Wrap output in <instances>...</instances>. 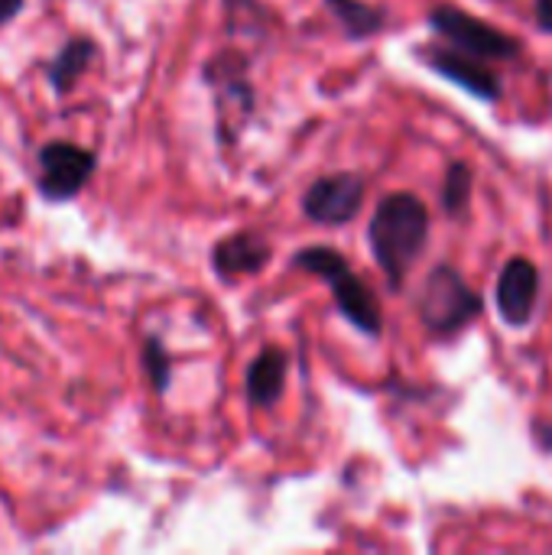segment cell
Here are the masks:
<instances>
[{"instance_id":"cell-1","label":"cell","mask_w":552,"mask_h":555,"mask_svg":"<svg viewBox=\"0 0 552 555\" xmlns=\"http://www.w3.org/2000/svg\"><path fill=\"white\" fill-rule=\"evenodd\" d=\"M371 254L394 293L407 286L413 263L429 244V208L413 192H390L377 202L368 224Z\"/></svg>"},{"instance_id":"cell-2","label":"cell","mask_w":552,"mask_h":555,"mask_svg":"<svg viewBox=\"0 0 552 555\" xmlns=\"http://www.w3.org/2000/svg\"><path fill=\"white\" fill-rule=\"evenodd\" d=\"M293 267L309 273V276H319L332 289L338 312L361 335H368V338L384 335V309H381L374 289L351 270V263L342 250L325 247V244H312V247H303L293 254Z\"/></svg>"},{"instance_id":"cell-3","label":"cell","mask_w":552,"mask_h":555,"mask_svg":"<svg viewBox=\"0 0 552 555\" xmlns=\"http://www.w3.org/2000/svg\"><path fill=\"white\" fill-rule=\"evenodd\" d=\"M202 78L215 98V133L221 146H234L257 107L251 59L241 49H221L202 65Z\"/></svg>"},{"instance_id":"cell-4","label":"cell","mask_w":552,"mask_h":555,"mask_svg":"<svg viewBox=\"0 0 552 555\" xmlns=\"http://www.w3.org/2000/svg\"><path fill=\"white\" fill-rule=\"evenodd\" d=\"M485 312V299L452 263H436L416 296V315L433 338H455Z\"/></svg>"},{"instance_id":"cell-5","label":"cell","mask_w":552,"mask_h":555,"mask_svg":"<svg viewBox=\"0 0 552 555\" xmlns=\"http://www.w3.org/2000/svg\"><path fill=\"white\" fill-rule=\"evenodd\" d=\"M426 23L436 36H442L452 49L482 59V62H514L521 59L524 46L517 36L498 29L495 23L472 16L468 10L455 7V3H436L426 13Z\"/></svg>"},{"instance_id":"cell-6","label":"cell","mask_w":552,"mask_h":555,"mask_svg":"<svg viewBox=\"0 0 552 555\" xmlns=\"http://www.w3.org/2000/svg\"><path fill=\"white\" fill-rule=\"evenodd\" d=\"M39 176H36V189L46 202H72L81 195V189L91 182L94 169H98V153L68 140H49L39 156Z\"/></svg>"},{"instance_id":"cell-7","label":"cell","mask_w":552,"mask_h":555,"mask_svg":"<svg viewBox=\"0 0 552 555\" xmlns=\"http://www.w3.org/2000/svg\"><path fill=\"white\" fill-rule=\"evenodd\" d=\"M364 195L368 182L361 172H329L303 192V215L316 224L342 228L361 215Z\"/></svg>"},{"instance_id":"cell-8","label":"cell","mask_w":552,"mask_h":555,"mask_svg":"<svg viewBox=\"0 0 552 555\" xmlns=\"http://www.w3.org/2000/svg\"><path fill=\"white\" fill-rule=\"evenodd\" d=\"M416 59H423L426 68H433L436 75L459 85L462 91H468L478 101L498 104L501 94H504V81L488 62L472 59V55H465V52H459L452 46H420Z\"/></svg>"},{"instance_id":"cell-9","label":"cell","mask_w":552,"mask_h":555,"mask_svg":"<svg viewBox=\"0 0 552 555\" xmlns=\"http://www.w3.org/2000/svg\"><path fill=\"white\" fill-rule=\"evenodd\" d=\"M540 286H543V273L530 257H511L498 276V289H495V302L498 312L504 319V325L511 328H527L537 315V302H540Z\"/></svg>"},{"instance_id":"cell-10","label":"cell","mask_w":552,"mask_h":555,"mask_svg":"<svg viewBox=\"0 0 552 555\" xmlns=\"http://www.w3.org/2000/svg\"><path fill=\"white\" fill-rule=\"evenodd\" d=\"M270 260H273V244L260 231H231L211 247V270L224 283L257 276Z\"/></svg>"},{"instance_id":"cell-11","label":"cell","mask_w":552,"mask_h":555,"mask_svg":"<svg viewBox=\"0 0 552 555\" xmlns=\"http://www.w3.org/2000/svg\"><path fill=\"white\" fill-rule=\"evenodd\" d=\"M286 374H290V354L283 348H264L244 377L247 400L254 406H277L283 390H286Z\"/></svg>"},{"instance_id":"cell-12","label":"cell","mask_w":552,"mask_h":555,"mask_svg":"<svg viewBox=\"0 0 552 555\" xmlns=\"http://www.w3.org/2000/svg\"><path fill=\"white\" fill-rule=\"evenodd\" d=\"M98 59V42L91 36H72L49 62H46V78L52 85V91L68 94L75 88V81L91 68V62Z\"/></svg>"},{"instance_id":"cell-13","label":"cell","mask_w":552,"mask_h":555,"mask_svg":"<svg viewBox=\"0 0 552 555\" xmlns=\"http://www.w3.org/2000/svg\"><path fill=\"white\" fill-rule=\"evenodd\" d=\"M325 7L342 23L348 39H371L381 29H387V23H390L387 10L377 3H368V0H325Z\"/></svg>"},{"instance_id":"cell-14","label":"cell","mask_w":552,"mask_h":555,"mask_svg":"<svg viewBox=\"0 0 552 555\" xmlns=\"http://www.w3.org/2000/svg\"><path fill=\"white\" fill-rule=\"evenodd\" d=\"M472 189H475V172L465 159H452L449 169H446V179H442V211L452 218V221H462L468 218V208H472Z\"/></svg>"},{"instance_id":"cell-15","label":"cell","mask_w":552,"mask_h":555,"mask_svg":"<svg viewBox=\"0 0 552 555\" xmlns=\"http://www.w3.org/2000/svg\"><path fill=\"white\" fill-rule=\"evenodd\" d=\"M140 361H143V371H146V377H150L153 393L163 397V393L169 390V384H172V358H169L166 345H163L156 335H150V338L143 341Z\"/></svg>"},{"instance_id":"cell-16","label":"cell","mask_w":552,"mask_h":555,"mask_svg":"<svg viewBox=\"0 0 552 555\" xmlns=\"http://www.w3.org/2000/svg\"><path fill=\"white\" fill-rule=\"evenodd\" d=\"M534 20L540 33L552 36V0H534Z\"/></svg>"},{"instance_id":"cell-17","label":"cell","mask_w":552,"mask_h":555,"mask_svg":"<svg viewBox=\"0 0 552 555\" xmlns=\"http://www.w3.org/2000/svg\"><path fill=\"white\" fill-rule=\"evenodd\" d=\"M530 426H534V429H530V433H534V442H537V446H540L547 455H552V426L550 423H543V420H534Z\"/></svg>"},{"instance_id":"cell-18","label":"cell","mask_w":552,"mask_h":555,"mask_svg":"<svg viewBox=\"0 0 552 555\" xmlns=\"http://www.w3.org/2000/svg\"><path fill=\"white\" fill-rule=\"evenodd\" d=\"M23 7H26V0H0V26L16 20L23 13Z\"/></svg>"}]
</instances>
